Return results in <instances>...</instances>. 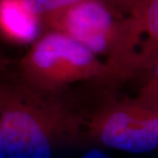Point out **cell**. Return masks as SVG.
<instances>
[{
	"instance_id": "obj_1",
	"label": "cell",
	"mask_w": 158,
	"mask_h": 158,
	"mask_svg": "<svg viewBox=\"0 0 158 158\" xmlns=\"http://www.w3.org/2000/svg\"><path fill=\"white\" fill-rule=\"evenodd\" d=\"M84 119L58 94L27 85L0 87V128L8 158H52L78 141Z\"/></svg>"
},
{
	"instance_id": "obj_2",
	"label": "cell",
	"mask_w": 158,
	"mask_h": 158,
	"mask_svg": "<svg viewBox=\"0 0 158 158\" xmlns=\"http://www.w3.org/2000/svg\"><path fill=\"white\" fill-rule=\"evenodd\" d=\"M25 85L45 93L59 94L77 82H120L117 72L77 41L52 31L38 40L20 62Z\"/></svg>"
},
{
	"instance_id": "obj_3",
	"label": "cell",
	"mask_w": 158,
	"mask_h": 158,
	"mask_svg": "<svg viewBox=\"0 0 158 158\" xmlns=\"http://www.w3.org/2000/svg\"><path fill=\"white\" fill-rule=\"evenodd\" d=\"M88 139L115 150L142 154L158 149V92L146 83L134 98L102 106L86 124Z\"/></svg>"
},
{
	"instance_id": "obj_4",
	"label": "cell",
	"mask_w": 158,
	"mask_h": 158,
	"mask_svg": "<svg viewBox=\"0 0 158 158\" xmlns=\"http://www.w3.org/2000/svg\"><path fill=\"white\" fill-rule=\"evenodd\" d=\"M158 59V0H142L123 17L106 62L122 81L147 72Z\"/></svg>"
},
{
	"instance_id": "obj_5",
	"label": "cell",
	"mask_w": 158,
	"mask_h": 158,
	"mask_svg": "<svg viewBox=\"0 0 158 158\" xmlns=\"http://www.w3.org/2000/svg\"><path fill=\"white\" fill-rule=\"evenodd\" d=\"M122 19L99 0H80L43 20L52 31L67 35L96 56H108Z\"/></svg>"
},
{
	"instance_id": "obj_6",
	"label": "cell",
	"mask_w": 158,
	"mask_h": 158,
	"mask_svg": "<svg viewBox=\"0 0 158 158\" xmlns=\"http://www.w3.org/2000/svg\"><path fill=\"white\" fill-rule=\"evenodd\" d=\"M40 20L23 0H0V32L11 41L34 40L39 34Z\"/></svg>"
},
{
	"instance_id": "obj_7",
	"label": "cell",
	"mask_w": 158,
	"mask_h": 158,
	"mask_svg": "<svg viewBox=\"0 0 158 158\" xmlns=\"http://www.w3.org/2000/svg\"><path fill=\"white\" fill-rule=\"evenodd\" d=\"M25 5L40 19L57 13L80 0H23Z\"/></svg>"
},
{
	"instance_id": "obj_8",
	"label": "cell",
	"mask_w": 158,
	"mask_h": 158,
	"mask_svg": "<svg viewBox=\"0 0 158 158\" xmlns=\"http://www.w3.org/2000/svg\"><path fill=\"white\" fill-rule=\"evenodd\" d=\"M121 17L129 15L142 0H99Z\"/></svg>"
},
{
	"instance_id": "obj_9",
	"label": "cell",
	"mask_w": 158,
	"mask_h": 158,
	"mask_svg": "<svg viewBox=\"0 0 158 158\" xmlns=\"http://www.w3.org/2000/svg\"><path fill=\"white\" fill-rule=\"evenodd\" d=\"M147 73L148 74L147 83L154 86L158 92V59L148 70Z\"/></svg>"
},
{
	"instance_id": "obj_10",
	"label": "cell",
	"mask_w": 158,
	"mask_h": 158,
	"mask_svg": "<svg viewBox=\"0 0 158 158\" xmlns=\"http://www.w3.org/2000/svg\"><path fill=\"white\" fill-rule=\"evenodd\" d=\"M82 158H110L98 148H92L85 153Z\"/></svg>"
},
{
	"instance_id": "obj_11",
	"label": "cell",
	"mask_w": 158,
	"mask_h": 158,
	"mask_svg": "<svg viewBox=\"0 0 158 158\" xmlns=\"http://www.w3.org/2000/svg\"><path fill=\"white\" fill-rule=\"evenodd\" d=\"M0 158H8L7 154H6V148H5V144H4L1 128H0Z\"/></svg>"
}]
</instances>
